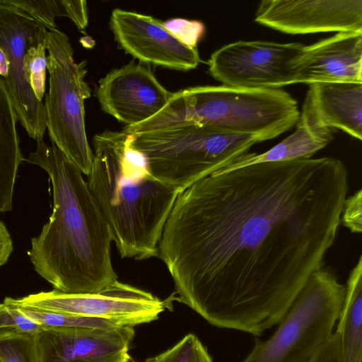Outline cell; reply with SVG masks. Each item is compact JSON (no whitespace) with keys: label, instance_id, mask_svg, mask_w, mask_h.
Segmentation results:
<instances>
[{"label":"cell","instance_id":"obj_30","mask_svg":"<svg viewBox=\"0 0 362 362\" xmlns=\"http://www.w3.org/2000/svg\"><path fill=\"white\" fill-rule=\"evenodd\" d=\"M13 250L11 234L4 222L0 221V267L6 263Z\"/></svg>","mask_w":362,"mask_h":362},{"label":"cell","instance_id":"obj_14","mask_svg":"<svg viewBox=\"0 0 362 362\" xmlns=\"http://www.w3.org/2000/svg\"><path fill=\"white\" fill-rule=\"evenodd\" d=\"M172 95L147 66L133 62L107 74L95 90L102 110L129 127L158 113Z\"/></svg>","mask_w":362,"mask_h":362},{"label":"cell","instance_id":"obj_1","mask_svg":"<svg viewBox=\"0 0 362 362\" xmlns=\"http://www.w3.org/2000/svg\"><path fill=\"white\" fill-rule=\"evenodd\" d=\"M348 188L344 163L322 157L218 170L180 192L158 252L177 300L262 336L323 267Z\"/></svg>","mask_w":362,"mask_h":362},{"label":"cell","instance_id":"obj_29","mask_svg":"<svg viewBox=\"0 0 362 362\" xmlns=\"http://www.w3.org/2000/svg\"><path fill=\"white\" fill-rule=\"evenodd\" d=\"M310 362H341L340 342L336 332L320 347Z\"/></svg>","mask_w":362,"mask_h":362},{"label":"cell","instance_id":"obj_10","mask_svg":"<svg viewBox=\"0 0 362 362\" xmlns=\"http://www.w3.org/2000/svg\"><path fill=\"white\" fill-rule=\"evenodd\" d=\"M45 30L24 11L0 0V47L9 62L4 81L17 120L36 141L43 139L46 129L45 106L28 81L24 57L31 46L43 39Z\"/></svg>","mask_w":362,"mask_h":362},{"label":"cell","instance_id":"obj_11","mask_svg":"<svg viewBox=\"0 0 362 362\" xmlns=\"http://www.w3.org/2000/svg\"><path fill=\"white\" fill-rule=\"evenodd\" d=\"M255 22L288 34L362 30L361 0H263Z\"/></svg>","mask_w":362,"mask_h":362},{"label":"cell","instance_id":"obj_23","mask_svg":"<svg viewBox=\"0 0 362 362\" xmlns=\"http://www.w3.org/2000/svg\"><path fill=\"white\" fill-rule=\"evenodd\" d=\"M45 36L37 45L31 46L24 57L28 81L36 98L42 101L46 88L47 57Z\"/></svg>","mask_w":362,"mask_h":362},{"label":"cell","instance_id":"obj_13","mask_svg":"<svg viewBox=\"0 0 362 362\" xmlns=\"http://www.w3.org/2000/svg\"><path fill=\"white\" fill-rule=\"evenodd\" d=\"M110 27L119 46L141 63L185 71L201 62L197 48L182 44L151 16L115 8Z\"/></svg>","mask_w":362,"mask_h":362},{"label":"cell","instance_id":"obj_32","mask_svg":"<svg viewBox=\"0 0 362 362\" xmlns=\"http://www.w3.org/2000/svg\"><path fill=\"white\" fill-rule=\"evenodd\" d=\"M1 362V361H0Z\"/></svg>","mask_w":362,"mask_h":362},{"label":"cell","instance_id":"obj_5","mask_svg":"<svg viewBox=\"0 0 362 362\" xmlns=\"http://www.w3.org/2000/svg\"><path fill=\"white\" fill-rule=\"evenodd\" d=\"M152 175L178 193L232 165L261 142L256 136L183 122L132 134Z\"/></svg>","mask_w":362,"mask_h":362},{"label":"cell","instance_id":"obj_8","mask_svg":"<svg viewBox=\"0 0 362 362\" xmlns=\"http://www.w3.org/2000/svg\"><path fill=\"white\" fill-rule=\"evenodd\" d=\"M16 305L95 318L120 327L148 323L158 318L165 304L152 293L118 280L103 291L67 293L52 290L18 298H6Z\"/></svg>","mask_w":362,"mask_h":362},{"label":"cell","instance_id":"obj_3","mask_svg":"<svg viewBox=\"0 0 362 362\" xmlns=\"http://www.w3.org/2000/svg\"><path fill=\"white\" fill-rule=\"evenodd\" d=\"M132 134L105 130L95 135L87 182L122 258L158 257V244L178 192L150 173Z\"/></svg>","mask_w":362,"mask_h":362},{"label":"cell","instance_id":"obj_15","mask_svg":"<svg viewBox=\"0 0 362 362\" xmlns=\"http://www.w3.org/2000/svg\"><path fill=\"white\" fill-rule=\"evenodd\" d=\"M296 83H362V30L339 32L303 46L293 62Z\"/></svg>","mask_w":362,"mask_h":362},{"label":"cell","instance_id":"obj_20","mask_svg":"<svg viewBox=\"0 0 362 362\" xmlns=\"http://www.w3.org/2000/svg\"><path fill=\"white\" fill-rule=\"evenodd\" d=\"M8 302L11 303L6 298ZM13 304L12 303H11ZM15 305L19 311L30 320L42 327H120L112 322L95 318L80 317L30 307Z\"/></svg>","mask_w":362,"mask_h":362},{"label":"cell","instance_id":"obj_17","mask_svg":"<svg viewBox=\"0 0 362 362\" xmlns=\"http://www.w3.org/2000/svg\"><path fill=\"white\" fill-rule=\"evenodd\" d=\"M322 122L351 136L362 139V83L318 82L306 93Z\"/></svg>","mask_w":362,"mask_h":362},{"label":"cell","instance_id":"obj_28","mask_svg":"<svg viewBox=\"0 0 362 362\" xmlns=\"http://www.w3.org/2000/svg\"><path fill=\"white\" fill-rule=\"evenodd\" d=\"M352 233L362 230V190L346 198L341 215V222Z\"/></svg>","mask_w":362,"mask_h":362},{"label":"cell","instance_id":"obj_2","mask_svg":"<svg viewBox=\"0 0 362 362\" xmlns=\"http://www.w3.org/2000/svg\"><path fill=\"white\" fill-rule=\"evenodd\" d=\"M25 160L43 169L52 187V212L28 251L35 271L54 290L97 293L117 281L111 234L81 170L53 144L37 140Z\"/></svg>","mask_w":362,"mask_h":362},{"label":"cell","instance_id":"obj_21","mask_svg":"<svg viewBox=\"0 0 362 362\" xmlns=\"http://www.w3.org/2000/svg\"><path fill=\"white\" fill-rule=\"evenodd\" d=\"M145 362H214L207 349L194 334H188L173 347Z\"/></svg>","mask_w":362,"mask_h":362},{"label":"cell","instance_id":"obj_18","mask_svg":"<svg viewBox=\"0 0 362 362\" xmlns=\"http://www.w3.org/2000/svg\"><path fill=\"white\" fill-rule=\"evenodd\" d=\"M17 117L4 79L0 77V214L12 209L14 186L23 158Z\"/></svg>","mask_w":362,"mask_h":362},{"label":"cell","instance_id":"obj_27","mask_svg":"<svg viewBox=\"0 0 362 362\" xmlns=\"http://www.w3.org/2000/svg\"><path fill=\"white\" fill-rule=\"evenodd\" d=\"M55 17H67L84 32L88 23L87 2L83 0H52Z\"/></svg>","mask_w":362,"mask_h":362},{"label":"cell","instance_id":"obj_24","mask_svg":"<svg viewBox=\"0 0 362 362\" xmlns=\"http://www.w3.org/2000/svg\"><path fill=\"white\" fill-rule=\"evenodd\" d=\"M42 329L6 300L0 303V335L13 333L36 334Z\"/></svg>","mask_w":362,"mask_h":362},{"label":"cell","instance_id":"obj_26","mask_svg":"<svg viewBox=\"0 0 362 362\" xmlns=\"http://www.w3.org/2000/svg\"><path fill=\"white\" fill-rule=\"evenodd\" d=\"M26 13L48 30L57 28L52 0H4Z\"/></svg>","mask_w":362,"mask_h":362},{"label":"cell","instance_id":"obj_7","mask_svg":"<svg viewBox=\"0 0 362 362\" xmlns=\"http://www.w3.org/2000/svg\"><path fill=\"white\" fill-rule=\"evenodd\" d=\"M49 90L45 95L46 129L53 144L83 173L90 172L93 152L85 127V105L90 88L85 81L86 62H76L66 34L45 30Z\"/></svg>","mask_w":362,"mask_h":362},{"label":"cell","instance_id":"obj_19","mask_svg":"<svg viewBox=\"0 0 362 362\" xmlns=\"http://www.w3.org/2000/svg\"><path fill=\"white\" fill-rule=\"evenodd\" d=\"M345 297L336 332L340 342L341 362H361L362 257L359 256L346 281Z\"/></svg>","mask_w":362,"mask_h":362},{"label":"cell","instance_id":"obj_6","mask_svg":"<svg viewBox=\"0 0 362 362\" xmlns=\"http://www.w3.org/2000/svg\"><path fill=\"white\" fill-rule=\"evenodd\" d=\"M345 293L332 269L315 271L273 334L266 340L255 338L241 362H310L334 333Z\"/></svg>","mask_w":362,"mask_h":362},{"label":"cell","instance_id":"obj_31","mask_svg":"<svg viewBox=\"0 0 362 362\" xmlns=\"http://www.w3.org/2000/svg\"><path fill=\"white\" fill-rule=\"evenodd\" d=\"M9 72V62L8 59L3 50V49L0 47V76H2V78H6Z\"/></svg>","mask_w":362,"mask_h":362},{"label":"cell","instance_id":"obj_16","mask_svg":"<svg viewBox=\"0 0 362 362\" xmlns=\"http://www.w3.org/2000/svg\"><path fill=\"white\" fill-rule=\"evenodd\" d=\"M296 124L294 132L269 150L260 154L248 153L236 163L219 170L229 171L265 162L310 158L334 139L333 129L322 122L307 95Z\"/></svg>","mask_w":362,"mask_h":362},{"label":"cell","instance_id":"obj_25","mask_svg":"<svg viewBox=\"0 0 362 362\" xmlns=\"http://www.w3.org/2000/svg\"><path fill=\"white\" fill-rule=\"evenodd\" d=\"M163 26L180 42L190 48H197L205 33V26L198 21L173 18L163 23Z\"/></svg>","mask_w":362,"mask_h":362},{"label":"cell","instance_id":"obj_12","mask_svg":"<svg viewBox=\"0 0 362 362\" xmlns=\"http://www.w3.org/2000/svg\"><path fill=\"white\" fill-rule=\"evenodd\" d=\"M132 327H43L35 334L39 362H130Z\"/></svg>","mask_w":362,"mask_h":362},{"label":"cell","instance_id":"obj_9","mask_svg":"<svg viewBox=\"0 0 362 362\" xmlns=\"http://www.w3.org/2000/svg\"><path fill=\"white\" fill-rule=\"evenodd\" d=\"M303 45L239 40L212 53L209 72L223 86L255 89H279L296 83L293 62Z\"/></svg>","mask_w":362,"mask_h":362},{"label":"cell","instance_id":"obj_22","mask_svg":"<svg viewBox=\"0 0 362 362\" xmlns=\"http://www.w3.org/2000/svg\"><path fill=\"white\" fill-rule=\"evenodd\" d=\"M1 362H39L35 334L0 335Z\"/></svg>","mask_w":362,"mask_h":362},{"label":"cell","instance_id":"obj_4","mask_svg":"<svg viewBox=\"0 0 362 362\" xmlns=\"http://www.w3.org/2000/svg\"><path fill=\"white\" fill-rule=\"evenodd\" d=\"M299 115L297 101L281 89L205 86L173 93L165 106L141 127L146 132L192 122L254 135L262 142L291 129Z\"/></svg>","mask_w":362,"mask_h":362}]
</instances>
